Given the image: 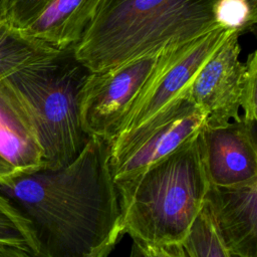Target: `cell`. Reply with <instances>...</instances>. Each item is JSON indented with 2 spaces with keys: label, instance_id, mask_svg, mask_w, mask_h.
<instances>
[{
  "label": "cell",
  "instance_id": "7",
  "mask_svg": "<svg viewBox=\"0 0 257 257\" xmlns=\"http://www.w3.org/2000/svg\"><path fill=\"white\" fill-rule=\"evenodd\" d=\"M230 32L219 26L186 44L166 50L158 67L136 97L114 139L145 124L176 99Z\"/></svg>",
  "mask_w": 257,
  "mask_h": 257
},
{
  "label": "cell",
  "instance_id": "13",
  "mask_svg": "<svg viewBox=\"0 0 257 257\" xmlns=\"http://www.w3.org/2000/svg\"><path fill=\"white\" fill-rule=\"evenodd\" d=\"M59 52L24 34L6 19L0 22V82L18 70Z\"/></svg>",
  "mask_w": 257,
  "mask_h": 257
},
{
  "label": "cell",
  "instance_id": "9",
  "mask_svg": "<svg viewBox=\"0 0 257 257\" xmlns=\"http://www.w3.org/2000/svg\"><path fill=\"white\" fill-rule=\"evenodd\" d=\"M200 143L210 186L238 188L257 183L256 122L241 117L225 125H204Z\"/></svg>",
  "mask_w": 257,
  "mask_h": 257
},
{
  "label": "cell",
  "instance_id": "16",
  "mask_svg": "<svg viewBox=\"0 0 257 257\" xmlns=\"http://www.w3.org/2000/svg\"><path fill=\"white\" fill-rule=\"evenodd\" d=\"M214 19L220 27L243 34L256 25L257 7L246 0H217Z\"/></svg>",
  "mask_w": 257,
  "mask_h": 257
},
{
  "label": "cell",
  "instance_id": "20",
  "mask_svg": "<svg viewBox=\"0 0 257 257\" xmlns=\"http://www.w3.org/2000/svg\"><path fill=\"white\" fill-rule=\"evenodd\" d=\"M0 257H33L29 252L9 245H0Z\"/></svg>",
  "mask_w": 257,
  "mask_h": 257
},
{
  "label": "cell",
  "instance_id": "14",
  "mask_svg": "<svg viewBox=\"0 0 257 257\" xmlns=\"http://www.w3.org/2000/svg\"><path fill=\"white\" fill-rule=\"evenodd\" d=\"M181 245L186 257H236L224 246L204 207Z\"/></svg>",
  "mask_w": 257,
  "mask_h": 257
},
{
  "label": "cell",
  "instance_id": "2",
  "mask_svg": "<svg viewBox=\"0 0 257 257\" xmlns=\"http://www.w3.org/2000/svg\"><path fill=\"white\" fill-rule=\"evenodd\" d=\"M217 0H99L74 57L90 72L186 44L219 27Z\"/></svg>",
  "mask_w": 257,
  "mask_h": 257
},
{
  "label": "cell",
  "instance_id": "6",
  "mask_svg": "<svg viewBox=\"0 0 257 257\" xmlns=\"http://www.w3.org/2000/svg\"><path fill=\"white\" fill-rule=\"evenodd\" d=\"M164 52L101 72H89L79 97L80 122L88 137H97L108 143L114 139Z\"/></svg>",
  "mask_w": 257,
  "mask_h": 257
},
{
  "label": "cell",
  "instance_id": "23",
  "mask_svg": "<svg viewBox=\"0 0 257 257\" xmlns=\"http://www.w3.org/2000/svg\"><path fill=\"white\" fill-rule=\"evenodd\" d=\"M130 257H133V256H132V255H130Z\"/></svg>",
  "mask_w": 257,
  "mask_h": 257
},
{
  "label": "cell",
  "instance_id": "3",
  "mask_svg": "<svg viewBox=\"0 0 257 257\" xmlns=\"http://www.w3.org/2000/svg\"><path fill=\"white\" fill-rule=\"evenodd\" d=\"M200 132L138 175L114 182L122 231L134 242L151 247L181 245L189 234L210 187Z\"/></svg>",
  "mask_w": 257,
  "mask_h": 257
},
{
  "label": "cell",
  "instance_id": "8",
  "mask_svg": "<svg viewBox=\"0 0 257 257\" xmlns=\"http://www.w3.org/2000/svg\"><path fill=\"white\" fill-rule=\"evenodd\" d=\"M241 34L231 31L211 54L178 97L192 101L206 114L207 126L225 125L239 120L241 79Z\"/></svg>",
  "mask_w": 257,
  "mask_h": 257
},
{
  "label": "cell",
  "instance_id": "17",
  "mask_svg": "<svg viewBox=\"0 0 257 257\" xmlns=\"http://www.w3.org/2000/svg\"><path fill=\"white\" fill-rule=\"evenodd\" d=\"M257 51L247 55L241 79L240 108L243 110L241 117L250 122L257 121Z\"/></svg>",
  "mask_w": 257,
  "mask_h": 257
},
{
  "label": "cell",
  "instance_id": "19",
  "mask_svg": "<svg viewBox=\"0 0 257 257\" xmlns=\"http://www.w3.org/2000/svg\"><path fill=\"white\" fill-rule=\"evenodd\" d=\"M130 255L133 257H186L182 245L151 247L137 242H133Z\"/></svg>",
  "mask_w": 257,
  "mask_h": 257
},
{
  "label": "cell",
  "instance_id": "21",
  "mask_svg": "<svg viewBox=\"0 0 257 257\" xmlns=\"http://www.w3.org/2000/svg\"><path fill=\"white\" fill-rule=\"evenodd\" d=\"M11 0H0V22L5 20Z\"/></svg>",
  "mask_w": 257,
  "mask_h": 257
},
{
  "label": "cell",
  "instance_id": "5",
  "mask_svg": "<svg viewBox=\"0 0 257 257\" xmlns=\"http://www.w3.org/2000/svg\"><path fill=\"white\" fill-rule=\"evenodd\" d=\"M206 114L192 101L177 97L152 119L109 143L113 182L128 179L167 157L195 137Z\"/></svg>",
  "mask_w": 257,
  "mask_h": 257
},
{
  "label": "cell",
  "instance_id": "10",
  "mask_svg": "<svg viewBox=\"0 0 257 257\" xmlns=\"http://www.w3.org/2000/svg\"><path fill=\"white\" fill-rule=\"evenodd\" d=\"M204 208L231 254L257 257V183L238 188L210 186Z\"/></svg>",
  "mask_w": 257,
  "mask_h": 257
},
{
  "label": "cell",
  "instance_id": "22",
  "mask_svg": "<svg viewBox=\"0 0 257 257\" xmlns=\"http://www.w3.org/2000/svg\"><path fill=\"white\" fill-rule=\"evenodd\" d=\"M247 2H249L251 5L253 6H256L257 7V0H246Z\"/></svg>",
  "mask_w": 257,
  "mask_h": 257
},
{
  "label": "cell",
  "instance_id": "12",
  "mask_svg": "<svg viewBox=\"0 0 257 257\" xmlns=\"http://www.w3.org/2000/svg\"><path fill=\"white\" fill-rule=\"evenodd\" d=\"M99 0H51L24 28V34L60 50H73Z\"/></svg>",
  "mask_w": 257,
  "mask_h": 257
},
{
  "label": "cell",
  "instance_id": "11",
  "mask_svg": "<svg viewBox=\"0 0 257 257\" xmlns=\"http://www.w3.org/2000/svg\"><path fill=\"white\" fill-rule=\"evenodd\" d=\"M44 168L34 124L7 79L0 82V184Z\"/></svg>",
  "mask_w": 257,
  "mask_h": 257
},
{
  "label": "cell",
  "instance_id": "15",
  "mask_svg": "<svg viewBox=\"0 0 257 257\" xmlns=\"http://www.w3.org/2000/svg\"><path fill=\"white\" fill-rule=\"evenodd\" d=\"M0 245L21 248L36 256V246L28 222L0 193Z\"/></svg>",
  "mask_w": 257,
  "mask_h": 257
},
{
  "label": "cell",
  "instance_id": "18",
  "mask_svg": "<svg viewBox=\"0 0 257 257\" xmlns=\"http://www.w3.org/2000/svg\"><path fill=\"white\" fill-rule=\"evenodd\" d=\"M51 0H11L7 21L17 29L24 28Z\"/></svg>",
  "mask_w": 257,
  "mask_h": 257
},
{
  "label": "cell",
  "instance_id": "4",
  "mask_svg": "<svg viewBox=\"0 0 257 257\" xmlns=\"http://www.w3.org/2000/svg\"><path fill=\"white\" fill-rule=\"evenodd\" d=\"M89 72L73 50H64L7 78L34 124L43 151V169L67 166L90 138L79 116L80 91Z\"/></svg>",
  "mask_w": 257,
  "mask_h": 257
},
{
  "label": "cell",
  "instance_id": "1",
  "mask_svg": "<svg viewBox=\"0 0 257 257\" xmlns=\"http://www.w3.org/2000/svg\"><path fill=\"white\" fill-rule=\"evenodd\" d=\"M28 222L35 257H107L123 235L109 143L90 137L60 169H40L0 184Z\"/></svg>",
  "mask_w": 257,
  "mask_h": 257
}]
</instances>
